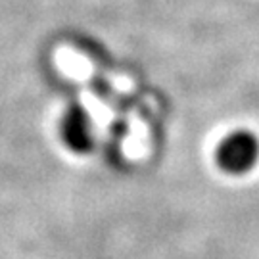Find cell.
I'll return each instance as SVG.
<instances>
[{
  "instance_id": "7a4b0ae2",
  "label": "cell",
  "mask_w": 259,
  "mask_h": 259,
  "mask_svg": "<svg viewBox=\"0 0 259 259\" xmlns=\"http://www.w3.org/2000/svg\"><path fill=\"white\" fill-rule=\"evenodd\" d=\"M60 135L64 142L79 154L91 152L94 146V125L93 119L81 106H71L62 115L60 121Z\"/></svg>"
},
{
  "instance_id": "6da1fadb",
  "label": "cell",
  "mask_w": 259,
  "mask_h": 259,
  "mask_svg": "<svg viewBox=\"0 0 259 259\" xmlns=\"http://www.w3.org/2000/svg\"><path fill=\"white\" fill-rule=\"evenodd\" d=\"M217 163L231 175L248 173L259 159V139L246 129L229 133L217 146Z\"/></svg>"
}]
</instances>
